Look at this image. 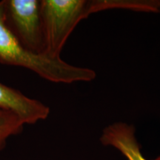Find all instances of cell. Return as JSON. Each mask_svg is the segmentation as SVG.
<instances>
[{"label": "cell", "mask_w": 160, "mask_h": 160, "mask_svg": "<svg viewBox=\"0 0 160 160\" xmlns=\"http://www.w3.org/2000/svg\"><path fill=\"white\" fill-rule=\"evenodd\" d=\"M0 108L8 110L17 114L25 125L35 124L45 119L50 108L37 99L24 95L21 91L0 82Z\"/></svg>", "instance_id": "obj_4"}, {"label": "cell", "mask_w": 160, "mask_h": 160, "mask_svg": "<svg viewBox=\"0 0 160 160\" xmlns=\"http://www.w3.org/2000/svg\"><path fill=\"white\" fill-rule=\"evenodd\" d=\"M108 9L107 1L42 0L40 1L45 51L52 58L60 53L70 34L82 19L91 13Z\"/></svg>", "instance_id": "obj_2"}, {"label": "cell", "mask_w": 160, "mask_h": 160, "mask_svg": "<svg viewBox=\"0 0 160 160\" xmlns=\"http://www.w3.org/2000/svg\"><path fill=\"white\" fill-rule=\"evenodd\" d=\"M100 141L103 145L115 148L128 160H147L142 153L133 125L125 122L111 124L102 131Z\"/></svg>", "instance_id": "obj_5"}, {"label": "cell", "mask_w": 160, "mask_h": 160, "mask_svg": "<svg viewBox=\"0 0 160 160\" xmlns=\"http://www.w3.org/2000/svg\"><path fill=\"white\" fill-rule=\"evenodd\" d=\"M154 160H160V156H159V157H158L157 158H156Z\"/></svg>", "instance_id": "obj_7"}, {"label": "cell", "mask_w": 160, "mask_h": 160, "mask_svg": "<svg viewBox=\"0 0 160 160\" xmlns=\"http://www.w3.org/2000/svg\"><path fill=\"white\" fill-rule=\"evenodd\" d=\"M25 124L13 112L0 108V151L6 146L11 137L19 134Z\"/></svg>", "instance_id": "obj_6"}, {"label": "cell", "mask_w": 160, "mask_h": 160, "mask_svg": "<svg viewBox=\"0 0 160 160\" xmlns=\"http://www.w3.org/2000/svg\"><path fill=\"white\" fill-rule=\"evenodd\" d=\"M4 17L8 28L28 51L45 54L40 1L2 0Z\"/></svg>", "instance_id": "obj_3"}, {"label": "cell", "mask_w": 160, "mask_h": 160, "mask_svg": "<svg viewBox=\"0 0 160 160\" xmlns=\"http://www.w3.org/2000/svg\"><path fill=\"white\" fill-rule=\"evenodd\" d=\"M0 63L31 70L53 82H89L96 77L93 70L76 67L60 57L52 58L26 49L5 22L2 1L0 2Z\"/></svg>", "instance_id": "obj_1"}]
</instances>
